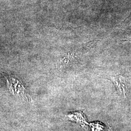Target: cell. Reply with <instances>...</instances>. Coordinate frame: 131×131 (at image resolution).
<instances>
[{
	"instance_id": "cell-1",
	"label": "cell",
	"mask_w": 131,
	"mask_h": 131,
	"mask_svg": "<svg viewBox=\"0 0 131 131\" xmlns=\"http://www.w3.org/2000/svg\"><path fill=\"white\" fill-rule=\"evenodd\" d=\"M111 80L115 86L118 95L123 97H125L127 86L124 78L122 75H117L111 77Z\"/></svg>"
},
{
	"instance_id": "cell-2",
	"label": "cell",
	"mask_w": 131,
	"mask_h": 131,
	"mask_svg": "<svg viewBox=\"0 0 131 131\" xmlns=\"http://www.w3.org/2000/svg\"><path fill=\"white\" fill-rule=\"evenodd\" d=\"M125 41H127V42H131V37L129 38L128 39H127Z\"/></svg>"
}]
</instances>
